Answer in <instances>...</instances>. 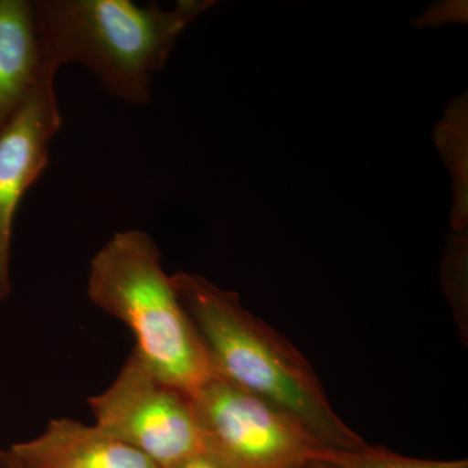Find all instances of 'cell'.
Masks as SVG:
<instances>
[{"label": "cell", "instance_id": "cell-4", "mask_svg": "<svg viewBox=\"0 0 468 468\" xmlns=\"http://www.w3.org/2000/svg\"><path fill=\"white\" fill-rule=\"evenodd\" d=\"M190 399L206 451L233 468H288L329 451L284 410L218 375Z\"/></svg>", "mask_w": 468, "mask_h": 468}, {"label": "cell", "instance_id": "cell-8", "mask_svg": "<svg viewBox=\"0 0 468 468\" xmlns=\"http://www.w3.org/2000/svg\"><path fill=\"white\" fill-rule=\"evenodd\" d=\"M48 72L52 70L43 61L37 2L0 0V132Z\"/></svg>", "mask_w": 468, "mask_h": 468}, {"label": "cell", "instance_id": "cell-11", "mask_svg": "<svg viewBox=\"0 0 468 468\" xmlns=\"http://www.w3.org/2000/svg\"><path fill=\"white\" fill-rule=\"evenodd\" d=\"M0 468H23L17 463L11 454L7 452V449H0Z\"/></svg>", "mask_w": 468, "mask_h": 468}, {"label": "cell", "instance_id": "cell-12", "mask_svg": "<svg viewBox=\"0 0 468 468\" xmlns=\"http://www.w3.org/2000/svg\"><path fill=\"white\" fill-rule=\"evenodd\" d=\"M288 468H337L334 464L326 463L324 461H310L303 462V463L294 464V466Z\"/></svg>", "mask_w": 468, "mask_h": 468}, {"label": "cell", "instance_id": "cell-2", "mask_svg": "<svg viewBox=\"0 0 468 468\" xmlns=\"http://www.w3.org/2000/svg\"><path fill=\"white\" fill-rule=\"evenodd\" d=\"M214 2L186 0L172 11L131 0H38L39 41L46 68H88L107 94L149 103L153 77L165 68L181 33Z\"/></svg>", "mask_w": 468, "mask_h": 468}, {"label": "cell", "instance_id": "cell-7", "mask_svg": "<svg viewBox=\"0 0 468 468\" xmlns=\"http://www.w3.org/2000/svg\"><path fill=\"white\" fill-rule=\"evenodd\" d=\"M5 449L23 468H160L95 424L69 418L52 419L36 439Z\"/></svg>", "mask_w": 468, "mask_h": 468}, {"label": "cell", "instance_id": "cell-6", "mask_svg": "<svg viewBox=\"0 0 468 468\" xmlns=\"http://www.w3.org/2000/svg\"><path fill=\"white\" fill-rule=\"evenodd\" d=\"M55 75L42 77L27 103L0 132V302L12 291L11 248L18 206L48 168L52 138L63 124Z\"/></svg>", "mask_w": 468, "mask_h": 468}, {"label": "cell", "instance_id": "cell-3", "mask_svg": "<svg viewBox=\"0 0 468 468\" xmlns=\"http://www.w3.org/2000/svg\"><path fill=\"white\" fill-rule=\"evenodd\" d=\"M88 294L95 306L131 329L134 353L160 380L192 397L217 377L149 234H113L92 258Z\"/></svg>", "mask_w": 468, "mask_h": 468}, {"label": "cell", "instance_id": "cell-9", "mask_svg": "<svg viewBox=\"0 0 468 468\" xmlns=\"http://www.w3.org/2000/svg\"><path fill=\"white\" fill-rule=\"evenodd\" d=\"M323 461L337 468H468V461H430L405 457L384 448L367 446L362 451L329 449Z\"/></svg>", "mask_w": 468, "mask_h": 468}, {"label": "cell", "instance_id": "cell-5", "mask_svg": "<svg viewBox=\"0 0 468 468\" xmlns=\"http://www.w3.org/2000/svg\"><path fill=\"white\" fill-rule=\"evenodd\" d=\"M88 402L95 426L160 468L206 451L190 397L160 380L134 351L115 381Z\"/></svg>", "mask_w": 468, "mask_h": 468}, {"label": "cell", "instance_id": "cell-1", "mask_svg": "<svg viewBox=\"0 0 468 468\" xmlns=\"http://www.w3.org/2000/svg\"><path fill=\"white\" fill-rule=\"evenodd\" d=\"M172 282L218 377L284 410L332 451L367 448L335 414L300 351L249 313L236 292L186 272L175 273Z\"/></svg>", "mask_w": 468, "mask_h": 468}, {"label": "cell", "instance_id": "cell-10", "mask_svg": "<svg viewBox=\"0 0 468 468\" xmlns=\"http://www.w3.org/2000/svg\"><path fill=\"white\" fill-rule=\"evenodd\" d=\"M174 468H233L207 451L198 452L193 455L189 460L184 461L183 463L177 464Z\"/></svg>", "mask_w": 468, "mask_h": 468}]
</instances>
